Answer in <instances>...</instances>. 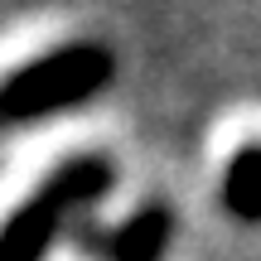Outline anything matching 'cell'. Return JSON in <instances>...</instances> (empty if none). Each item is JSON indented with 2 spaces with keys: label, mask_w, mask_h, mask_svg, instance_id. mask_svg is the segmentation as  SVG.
I'll return each mask as SVG.
<instances>
[{
  "label": "cell",
  "mask_w": 261,
  "mask_h": 261,
  "mask_svg": "<svg viewBox=\"0 0 261 261\" xmlns=\"http://www.w3.org/2000/svg\"><path fill=\"white\" fill-rule=\"evenodd\" d=\"M169 227H174V223H169V208L165 203L140 208L116 237L102 242V252H107V261H160L165 247H169Z\"/></svg>",
  "instance_id": "3957f363"
},
{
  "label": "cell",
  "mask_w": 261,
  "mask_h": 261,
  "mask_svg": "<svg viewBox=\"0 0 261 261\" xmlns=\"http://www.w3.org/2000/svg\"><path fill=\"white\" fill-rule=\"evenodd\" d=\"M107 77H112V58L97 44H68L54 48V54L34 58V63L15 68L0 92V107H5L10 126L39 121V116H54L63 107L87 102L92 92H102Z\"/></svg>",
  "instance_id": "6da1fadb"
},
{
  "label": "cell",
  "mask_w": 261,
  "mask_h": 261,
  "mask_svg": "<svg viewBox=\"0 0 261 261\" xmlns=\"http://www.w3.org/2000/svg\"><path fill=\"white\" fill-rule=\"evenodd\" d=\"M227 208L237 218H261V150H242L227 169Z\"/></svg>",
  "instance_id": "277c9868"
},
{
  "label": "cell",
  "mask_w": 261,
  "mask_h": 261,
  "mask_svg": "<svg viewBox=\"0 0 261 261\" xmlns=\"http://www.w3.org/2000/svg\"><path fill=\"white\" fill-rule=\"evenodd\" d=\"M107 184H112V169L97 155L68 160L63 169H54L34 189V198L10 218L5 237H0V261H44V252L63 232V223L73 213H83L92 198H102Z\"/></svg>",
  "instance_id": "7a4b0ae2"
}]
</instances>
